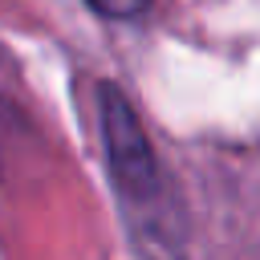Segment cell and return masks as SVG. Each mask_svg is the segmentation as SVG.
<instances>
[{"instance_id": "6da1fadb", "label": "cell", "mask_w": 260, "mask_h": 260, "mask_svg": "<svg viewBox=\"0 0 260 260\" xmlns=\"http://www.w3.org/2000/svg\"><path fill=\"white\" fill-rule=\"evenodd\" d=\"M98 118H102V142H106V167L118 191V203L126 211L134 244L150 260H179V248L187 240L183 207L167 187V175L154 158V146L122 98V89L102 85L98 89Z\"/></svg>"}, {"instance_id": "7a4b0ae2", "label": "cell", "mask_w": 260, "mask_h": 260, "mask_svg": "<svg viewBox=\"0 0 260 260\" xmlns=\"http://www.w3.org/2000/svg\"><path fill=\"white\" fill-rule=\"evenodd\" d=\"M93 12H102V16H114V20H130V16H138L142 8H146V0H85Z\"/></svg>"}]
</instances>
